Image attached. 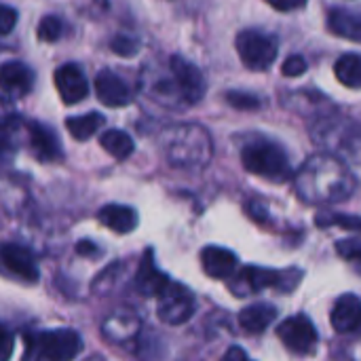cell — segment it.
<instances>
[{"mask_svg": "<svg viewBox=\"0 0 361 361\" xmlns=\"http://www.w3.org/2000/svg\"><path fill=\"white\" fill-rule=\"evenodd\" d=\"M355 192V178L334 154L309 157L296 173V195L311 205L343 203Z\"/></svg>", "mask_w": 361, "mask_h": 361, "instance_id": "cell-1", "label": "cell"}, {"mask_svg": "<svg viewBox=\"0 0 361 361\" xmlns=\"http://www.w3.org/2000/svg\"><path fill=\"white\" fill-rule=\"evenodd\" d=\"M80 351V334L68 328L34 330L23 336V361H72Z\"/></svg>", "mask_w": 361, "mask_h": 361, "instance_id": "cell-2", "label": "cell"}, {"mask_svg": "<svg viewBox=\"0 0 361 361\" xmlns=\"http://www.w3.org/2000/svg\"><path fill=\"white\" fill-rule=\"evenodd\" d=\"M311 137L330 152L345 154L361 163V125L341 116H315Z\"/></svg>", "mask_w": 361, "mask_h": 361, "instance_id": "cell-3", "label": "cell"}, {"mask_svg": "<svg viewBox=\"0 0 361 361\" xmlns=\"http://www.w3.org/2000/svg\"><path fill=\"white\" fill-rule=\"evenodd\" d=\"M241 163L250 173L267 180L283 182L292 176V165L286 150L267 137H256L247 142L241 150Z\"/></svg>", "mask_w": 361, "mask_h": 361, "instance_id": "cell-4", "label": "cell"}, {"mask_svg": "<svg viewBox=\"0 0 361 361\" xmlns=\"http://www.w3.org/2000/svg\"><path fill=\"white\" fill-rule=\"evenodd\" d=\"M300 277H302V271L298 269L273 271V269H262V267H245L231 277L228 288L237 298H245L264 290H279L288 294L300 283Z\"/></svg>", "mask_w": 361, "mask_h": 361, "instance_id": "cell-5", "label": "cell"}, {"mask_svg": "<svg viewBox=\"0 0 361 361\" xmlns=\"http://www.w3.org/2000/svg\"><path fill=\"white\" fill-rule=\"evenodd\" d=\"M212 157V140L205 129L197 125L180 127L169 146V159L182 167H201Z\"/></svg>", "mask_w": 361, "mask_h": 361, "instance_id": "cell-6", "label": "cell"}, {"mask_svg": "<svg viewBox=\"0 0 361 361\" xmlns=\"http://www.w3.org/2000/svg\"><path fill=\"white\" fill-rule=\"evenodd\" d=\"M239 59L250 70H269L277 59V40L256 30H243L235 40Z\"/></svg>", "mask_w": 361, "mask_h": 361, "instance_id": "cell-7", "label": "cell"}, {"mask_svg": "<svg viewBox=\"0 0 361 361\" xmlns=\"http://www.w3.org/2000/svg\"><path fill=\"white\" fill-rule=\"evenodd\" d=\"M195 296L188 288L182 283H169L165 292L159 296L157 305V315L163 324L167 326H182L195 315Z\"/></svg>", "mask_w": 361, "mask_h": 361, "instance_id": "cell-8", "label": "cell"}, {"mask_svg": "<svg viewBox=\"0 0 361 361\" xmlns=\"http://www.w3.org/2000/svg\"><path fill=\"white\" fill-rule=\"evenodd\" d=\"M277 338L283 343V347L290 353L296 355H309L315 351V345L319 341V334L313 326V322L305 315H294L283 319L277 326Z\"/></svg>", "mask_w": 361, "mask_h": 361, "instance_id": "cell-9", "label": "cell"}, {"mask_svg": "<svg viewBox=\"0 0 361 361\" xmlns=\"http://www.w3.org/2000/svg\"><path fill=\"white\" fill-rule=\"evenodd\" d=\"M169 66L182 97L188 104H197L205 95V76L201 74V70L180 55H173Z\"/></svg>", "mask_w": 361, "mask_h": 361, "instance_id": "cell-10", "label": "cell"}, {"mask_svg": "<svg viewBox=\"0 0 361 361\" xmlns=\"http://www.w3.org/2000/svg\"><path fill=\"white\" fill-rule=\"evenodd\" d=\"M55 87L59 97L68 106H74L89 95L87 76L76 63H63L55 70Z\"/></svg>", "mask_w": 361, "mask_h": 361, "instance_id": "cell-11", "label": "cell"}, {"mask_svg": "<svg viewBox=\"0 0 361 361\" xmlns=\"http://www.w3.org/2000/svg\"><path fill=\"white\" fill-rule=\"evenodd\" d=\"M0 262H2V267H4L11 275L19 277V279H23V281H30V283L38 281V267H36V260H34L32 252H30L27 247H23V245L4 243V245L0 247Z\"/></svg>", "mask_w": 361, "mask_h": 361, "instance_id": "cell-12", "label": "cell"}, {"mask_svg": "<svg viewBox=\"0 0 361 361\" xmlns=\"http://www.w3.org/2000/svg\"><path fill=\"white\" fill-rule=\"evenodd\" d=\"M169 283H171V279L157 269V264L152 260V252L148 250L144 254L142 262H140V269H137L135 277H133V288L142 296H146V298H150V296H157L159 298Z\"/></svg>", "mask_w": 361, "mask_h": 361, "instance_id": "cell-13", "label": "cell"}, {"mask_svg": "<svg viewBox=\"0 0 361 361\" xmlns=\"http://www.w3.org/2000/svg\"><path fill=\"white\" fill-rule=\"evenodd\" d=\"M332 328L338 334H355L361 332V300L353 294H345L334 302L330 315Z\"/></svg>", "mask_w": 361, "mask_h": 361, "instance_id": "cell-14", "label": "cell"}, {"mask_svg": "<svg viewBox=\"0 0 361 361\" xmlns=\"http://www.w3.org/2000/svg\"><path fill=\"white\" fill-rule=\"evenodd\" d=\"M237 256L220 245H207L201 252V264L207 277L212 279H231L237 271Z\"/></svg>", "mask_w": 361, "mask_h": 361, "instance_id": "cell-15", "label": "cell"}, {"mask_svg": "<svg viewBox=\"0 0 361 361\" xmlns=\"http://www.w3.org/2000/svg\"><path fill=\"white\" fill-rule=\"evenodd\" d=\"M95 93L110 108H123L131 99V93L127 89L125 80L121 76H116L112 70H102L95 76Z\"/></svg>", "mask_w": 361, "mask_h": 361, "instance_id": "cell-16", "label": "cell"}, {"mask_svg": "<svg viewBox=\"0 0 361 361\" xmlns=\"http://www.w3.org/2000/svg\"><path fill=\"white\" fill-rule=\"evenodd\" d=\"M34 85L32 70L21 61H6L0 66V89L13 97H23Z\"/></svg>", "mask_w": 361, "mask_h": 361, "instance_id": "cell-17", "label": "cell"}, {"mask_svg": "<svg viewBox=\"0 0 361 361\" xmlns=\"http://www.w3.org/2000/svg\"><path fill=\"white\" fill-rule=\"evenodd\" d=\"M30 129V140H32V148H34V154L40 159V161H57L61 159V146H59V140L57 135L44 127L42 123H30L27 125Z\"/></svg>", "mask_w": 361, "mask_h": 361, "instance_id": "cell-18", "label": "cell"}, {"mask_svg": "<svg viewBox=\"0 0 361 361\" xmlns=\"http://www.w3.org/2000/svg\"><path fill=\"white\" fill-rule=\"evenodd\" d=\"M97 220L110 228L112 233H118V235H127L131 231H135L137 226V214L135 209L127 207V205H104L97 214Z\"/></svg>", "mask_w": 361, "mask_h": 361, "instance_id": "cell-19", "label": "cell"}, {"mask_svg": "<svg viewBox=\"0 0 361 361\" xmlns=\"http://www.w3.org/2000/svg\"><path fill=\"white\" fill-rule=\"evenodd\" d=\"M328 27L332 34L347 38L351 42H361V13L349 8H332L328 13Z\"/></svg>", "mask_w": 361, "mask_h": 361, "instance_id": "cell-20", "label": "cell"}, {"mask_svg": "<svg viewBox=\"0 0 361 361\" xmlns=\"http://www.w3.org/2000/svg\"><path fill=\"white\" fill-rule=\"evenodd\" d=\"M277 319V309L269 302H256L239 313V326L250 334H262Z\"/></svg>", "mask_w": 361, "mask_h": 361, "instance_id": "cell-21", "label": "cell"}, {"mask_svg": "<svg viewBox=\"0 0 361 361\" xmlns=\"http://www.w3.org/2000/svg\"><path fill=\"white\" fill-rule=\"evenodd\" d=\"M99 146L112 157V159H116V161H123V159H127L131 152H133V140L125 133V131H121V129H108V131H104L102 135H99Z\"/></svg>", "mask_w": 361, "mask_h": 361, "instance_id": "cell-22", "label": "cell"}, {"mask_svg": "<svg viewBox=\"0 0 361 361\" xmlns=\"http://www.w3.org/2000/svg\"><path fill=\"white\" fill-rule=\"evenodd\" d=\"M334 74L336 78L349 87V89H361V57L355 53H347L343 57H338L336 66H334Z\"/></svg>", "mask_w": 361, "mask_h": 361, "instance_id": "cell-23", "label": "cell"}, {"mask_svg": "<svg viewBox=\"0 0 361 361\" xmlns=\"http://www.w3.org/2000/svg\"><path fill=\"white\" fill-rule=\"evenodd\" d=\"M104 125V116L99 112H89V114H82V116H72L66 121V129L72 133L74 140L78 142H85L89 140L97 129H102Z\"/></svg>", "mask_w": 361, "mask_h": 361, "instance_id": "cell-24", "label": "cell"}, {"mask_svg": "<svg viewBox=\"0 0 361 361\" xmlns=\"http://www.w3.org/2000/svg\"><path fill=\"white\" fill-rule=\"evenodd\" d=\"M123 273H125V264H121V262L110 264L104 273H99V275L95 277L91 290H93L95 294H99V296H106V294L114 292L116 286H118V281H121V275H123Z\"/></svg>", "mask_w": 361, "mask_h": 361, "instance_id": "cell-25", "label": "cell"}, {"mask_svg": "<svg viewBox=\"0 0 361 361\" xmlns=\"http://www.w3.org/2000/svg\"><path fill=\"white\" fill-rule=\"evenodd\" d=\"M317 224L322 228L326 226H341L345 231H353L361 235V218L357 216H345V214H319L317 216Z\"/></svg>", "mask_w": 361, "mask_h": 361, "instance_id": "cell-26", "label": "cell"}, {"mask_svg": "<svg viewBox=\"0 0 361 361\" xmlns=\"http://www.w3.org/2000/svg\"><path fill=\"white\" fill-rule=\"evenodd\" d=\"M61 30H63L61 21H59L55 15H47V17L40 19L36 32H38V38H40L42 42H55V40L61 36Z\"/></svg>", "mask_w": 361, "mask_h": 361, "instance_id": "cell-27", "label": "cell"}, {"mask_svg": "<svg viewBox=\"0 0 361 361\" xmlns=\"http://www.w3.org/2000/svg\"><path fill=\"white\" fill-rule=\"evenodd\" d=\"M226 102L237 108V110H256L262 106L260 97L254 93H245V91H228L226 93Z\"/></svg>", "mask_w": 361, "mask_h": 361, "instance_id": "cell-28", "label": "cell"}, {"mask_svg": "<svg viewBox=\"0 0 361 361\" xmlns=\"http://www.w3.org/2000/svg\"><path fill=\"white\" fill-rule=\"evenodd\" d=\"M336 252L351 262H361V239H343L336 243Z\"/></svg>", "mask_w": 361, "mask_h": 361, "instance_id": "cell-29", "label": "cell"}, {"mask_svg": "<svg viewBox=\"0 0 361 361\" xmlns=\"http://www.w3.org/2000/svg\"><path fill=\"white\" fill-rule=\"evenodd\" d=\"M307 61H305V57L302 55H290L286 61H283V66H281V72H283V76H290V78H296V76H302L305 72H307Z\"/></svg>", "mask_w": 361, "mask_h": 361, "instance_id": "cell-30", "label": "cell"}, {"mask_svg": "<svg viewBox=\"0 0 361 361\" xmlns=\"http://www.w3.org/2000/svg\"><path fill=\"white\" fill-rule=\"evenodd\" d=\"M110 47H112V51L116 53V55H123V57H133L135 53H137V49H140V44L133 40V38H127V36H116L112 42H110Z\"/></svg>", "mask_w": 361, "mask_h": 361, "instance_id": "cell-31", "label": "cell"}, {"mask_svg": "<svg viewBox=\"0 0 361 361\" xmlns=\"http://www.w3.org/2000/svg\"><path fill=\"white\" fill-rule=\"evenodd\" d=\"M17 23V11L6 6V4H0V36L8 34Z\"/></svg>", "mask_w": 361, "mask_h": 361, "instance_id": "cell-32", "label": "cell"}, {"mask_svg": "<svg viewBox=\"0 0 361 361\" xmlns=\"http://www.w3.org/2000/svg\"><path fill=\"white\" fill-rule=\"evenodd\" d=\"M15 349V338L13 334L0 324V361H8Z\"/></svg>", "mask_w": 361, "mask_h": 361, "instance_id": "cell-33", "label": "cell"}, {"mask_svg": "<svg viewBox=\"0 0 361 361\" xmlns=\"http://www.w3.org/2000/svg\"><path fill=\"white\" fill-rule=\"evenodd\" d=\"M247 214H250L256 222H267V220H269L267 207H264L260 201H250V203H247Z\"/></svg>", "mask_w": 361, "mask_h": 361, "instance_id": "cell-34", "label": "cell"}, {"mask_svg": "<svg viewBox=\"0 0 361 361\" xmlns=\"http://www.w3.org/2000/svg\"><path fill=\"white\" fill-rule=\"evenodd\" d=\"M267 2L277 11H294L307 4V0H267Z\"/></svg>", "mask_w": 361, "mask_h": 361, "instance_id": "cell-35", "label": "cell"}, {"mask_svg": "<svg viewBox=\"0 0 361 361\" xmlns=\"http://www.w3.org/2000/svg\"><path fill=\"white\" fill-rule=\"evenodd\" d=\"M222 361H254L241 347H231L226 353H224V357Z\"/></svg>", "mask_w": 361, "mask_h": 361, "instance_id": "cell-36", "label": "cell"}, {"mask_svg": "<svg viewBox=\"0 0 361 361\" xmlns=\"http://www.w3.org/2000/svg\"><path fill=\"white\" fill-rule=\"evenodd\" d=\"M11 118H15V116H13V110L8 106V102L0 97V123H8Z\"/></svg>", "mask_w": 361, "mask_h": 361, "instance_id": "cell-37", "label": "cell"}, {"mask_svg": "<svg viewBox=\"0 0 361 361\" xmlns=\"http://www.w3.org/2000/svg\"><path fill=\"white\" fill-rule=\"evenodd\" d=\"M76 252H78V254H87V256H91V254H97V247H95L91 241H80V243L76 245Z\"/></svg>", "mask_w": 361, "mask_h": 361, "instance_id": "cell-38", "label": "cell"}]
</instances>
